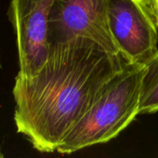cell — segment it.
I'll list each match as a JSON object with an SVG mask.
<instances>
[{"label": "cell", "instance_id": "6da1fadb", "mask_svg": "<svg viewBox=\"0 0 158 158\" xmlns=\"http://www.w3.org/2000/svg\"><path fill=\"white\" fill-rule=\"evenodd\" d=\"M125 63L120 54L86 38L49 46L48 59L35 75L15 77L17 132L40 152H58L102 87Z\"/></svg>", "mask_w": 158, "mask_h": 158}, {"label": "cell", "instance_id": "7a4b0ae2", "mask_svg": "<svg viewBox=\"0 0 158 158\" xmlns=\"http://www.w3.org/2000/svg\"><path fill=\"white\" fill-rule=\"evenodd\" d=\"M144 63L126 62L102 87L86 114L72 128L57 152L70 154L110 141L139 114Z\"/></svg>", "mask_w": 158, "mask_h": 158}, {"label": "cell", "instance_id": "3957f363", "mask_svg": "<svg viewBox=\"0 0 158 158\" xmlns=\"http://www.w3.org/2000/svg\"><path fill=\"white\" fill-rule=\"evenodd\" d=\"M109 2L110 0H56L48 21V46L86 38L111 53L119 54L109 26Z\"/></svg>", "mask_w": 158, "mask_h": 158}, {"label": "cell", "instance_id": "277c9868", "mask_svg": "<svg viewBox=\"0 0 158 158\" xmlns=\"http://www.w3.org/2000/svg\"><path fill=\"white\" fill-rule=\"evenodd\" d=\"M56 0H10L8 17L16 35L18 74L35 75L48 56V21Z\"/></svg>", "mask_w": 158, "mask_h": 158}, {"label": "cell", "instance_id": "5b68a950", "mask_svg": "<svg viewBox=\"0 0 158 158\" xmlns=\"http://www.w3.org/2000/svg\"><path fill=\"white\" fill-rule=\"evenodd\" d=\"M108 20L126 62L145 63L158 50V27L142 0H110Z\"/></svg>", "mask_w": 158, "mask_h": 158}, {"label": "cell", "instance_id": "8992f818", "mask_svg": "<svg viewBox=\"0 0 158 158\" xmlns=\"http://www.w3.org/2000/svg\"><path fill=\"white\" fill-rule=\"evenodd\" d=\"M144 74L139 103V114L158 112V50L144 63Z\"/></svg>", "mask_w": 158, "mask_h": 158}, {"label": "cell", "instance_id": "52a82bcc", "mask_svg": "<svg viewBox=\"0 0 158 158\" xmlns=\"http://www.w3.org/2000/svg\"><path fill=\"white\" fill-rule=\"evenodd\" d=\"M142 2L158 27V0H142Z\"/></svg>", "mask_w": 158, "mask_h": 158}, {"label": "cell", "instance_id": "ba28073f", "mask_svg": "<svg viewBox=\"0 0 158 158\" xmlns=\"http://www.w3.org/2000/svg\"><path fill=\"white\" fill-rule=\"evenodd\" d=\"M0 158H5V156H4V154H3L1 149H0Z\"/></svg>", "mask_w": 158, "mask_h": 158}, {"label": "cell", "instance_id": "9c48e42d", "mask_svg": "<svg viewBox=\"0 0 158 158\" xmlns=\"http://www.w3.org/2000/svg\"><path fill=\"white\" fill-rule=\"evenodd\" d=\"M0 67H1V62H0Z\"/></svg>", "mask_w": 158, "mask_h": 158}]
</instances>
